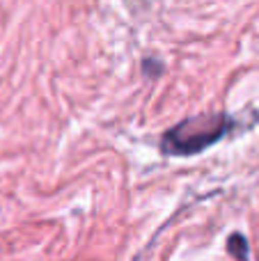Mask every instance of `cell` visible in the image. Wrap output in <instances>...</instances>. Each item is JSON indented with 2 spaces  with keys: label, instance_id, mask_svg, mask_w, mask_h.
Instances as JSON below:
<instances>
[{
  "label": "cell",
  "instance_id": "6da1fadb",
  "mask_svg": "<svg viewBox=\"0 0 259 261\" xmlns=\"http://www.w3.org/2000/svg\"><path fill=\"white\" fill-rule=\"evenodd\" d=\"M234 122L227 115H197V117L184 119L182 124L172 126L163 138V151L174 156H188L218 142Z\"/></svg>",
  "mask_w": 259,
  "mask_h": 261
},
{
  "label": "cell",
  "instance_id": "7a4b0ae2",
  "mask_svg": "<svg viewBox=\"0 0 259 261\" xmlns=\"http://www.w3.org/2000/svg\"><path fill=\"white\" fill-rule=\"evenodd\" d=\"M227 250H229V252H232L239 261H248V243H246V239H243V236L234 234L232 239H229Z\"/></svg>",
  "mask_w": 259,
  "mask_h": 261
}]
</instances>
